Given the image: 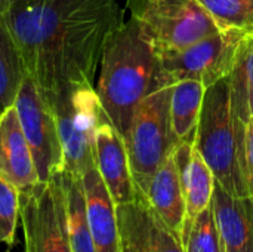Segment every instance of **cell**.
Instances as JSON below:
<instances>
[{"label": "cell", "mask_w": 253, "mask_h": 252, "mask_svg": "<svg viewBox=\"0 0 253 252\" xmlns=\"http://www.w3.org/2000/svg\"><path fill=\"white\" fill-rule=\"evenodd\" d=\"M182 245L185 252H225L211 205L194 218Z\"/></svg>", "instance_id": "cell-22"}, {"label": "cell", "mask_w": 253, "mask_h": 252, "mask_svg": "<svg viewBox=\"0 0 253 252\" xmlns=\"http://www.w3.org/2000/svg\"><path fill=\"white\" fill-rule=\"evenodd\" d=\"M120 226V252H151L150 248V208L139 198L130 203L117 205Z\"/></svg>", "instance_id": "cell-20"}, {"label": "cell", "mask_w": 253, "mask_h": 252, "mask_svg": "<svg viewBox=\"0 0 253 252\" xmlns=\"http://www.w3.org/2000/svg\"><path fill=\"white\" fill-rule=\"evenodd\" d=\"M243 34L236 30L216 33L179 50L157 53L154 88L181 80H199L206 88L228 77L233 71Z\"/></svg>", "instance_id": "cell-7"}, {"label": "cell", "mask_w": 253, "mask_h": 252, "mask_svg": "<svg viewBox=\"0 0 253 252\" xmlns=\"http://www.w3.org/2000/svg\"><path fill=\"white\" fill-rule=\"evenodd\" d=\"M1 116H3V110L0 108V120H1Z\"/></svg>", "instance_id": "cell-28"}, {"label": "cell", "mask_w": 253, "mask_h": 252, "mask_svg": "<svg viewBox=\"0 0 253 252\" xmlns=\"http://www.w3.org/2000/svg\"><path fill=\"white\" fill-rule=\"evenodd\" d=\"M150 208V206H148ZM150 218V248L151 252H185L179 239H176L151 212Z\"/></svg>", "instance_id": "cell-24"}, {"label": "cell", "mask_w": 253, "mask_h": 252, "mask_svg": "<svg viewBox=\"0 0 253 252\" xmlns=\"http://www.w3.org/2000/svg\"><path fill=\"white\" fill-rule=\"evenodd\" d=\"M62 147V172L82 177L95 166V135L108 120L95 85H83L46 98Z\"/></svg>", "instance_id": "cell-5"}, {"label": "cell", "mask_w": 253, "mask_h": 252, "mask_svg": "<svg viewBox=\"0 0 253 252\" xmlns=\"http://www.w3.org/2000/svg\"><path fill=\"white\" fill-rule=\"evenodd\" d=\"M18 1H22V0H0V15Z\"/></svg>", "instance_id": "cell-26"}, {"label": "cell", "mask_w": 253, "mask_h": 252, "mask_svg": "<svg viewBox=\"0 0 253 252\" xmlns=\"http://www.w3.org/2000/svg\"><path fill=\"white\" fill-rule=\"evenodd\" d=\"M219 30L253 36V0H199Z\"/></svg>", "instance_id": "cell-21"}, {"label": "cell", "mask_w": 253, "mask_h": 252, "mask_svg": "<svg viewBox=\"0 0 253 252\" xmlns=\"http://www.w3.org/2000/svg\"><path fill=\"white\" fill-rule=\"evenodd\" d=\"M123 16L117 0H22L0 15L44 98L95 85L107 39Z\"/></svg>", "instance_id": "cell-1"}, {"label": "cell", "mask_w": 253, "mask_h": 252, "mask_svg": "<svg viewBox=\"0 0 253 252\" xmlns=\"http://www.w3.org/2000/svg\"><path fill=\"white\" fill-rule=\"evenodd\" d=\"M228 80L234 111L243 123H248L253 102V36L242 37Z\"/></svg>", "instance_id": "cell-19"}, {"label": "cell", "mask_w": 253, "mask_h": 252, "mask_svg": "<svg viewBox=\"0 0 253 252\" xmlns=\"http://www.w3.org/2000/svg\"><path fill=\"white\" fill-rule=\"evenodd\" d=\"M173 156L181 172L184 196H185V224L182 232V242L188 233L194 218L206 209L213 196L215 175L200 153L194 149V143L181 141L173 149Z\"/></svg>", "instance_id": "cell-15"}, {"label": "cell", "mask_w": 253, "mask_h": 252, "mask_svg": "<svg viewBox=\"0 0 253 252\" xmlns=\"http://www.w3.org/2000/svg\"><path fill=\"white\" fill-rule=\"evenodd\" d=\"M25 252H73L62 174L19 193Z\"/></svg>", "instance_id": "cell-8"}, {"label": "cell", "mask_w": 253, "mask_h": 252, "mask_svg": "<svg viewBox=\"0 0 253 252\" xmlns=\"http://www.w3.org/2000/svg\"><path fill=\"white\" fill-rule=\"evenodd\" d=\"M245 177L249 190V196L253 198V119L251 117L245 126Z\"/></svg>", "instance_id": "cell-25"}, {"label": "cell", "mask_w": 253, "mask_h": 252, "mask_svg": "<svg viewBox=\"0 0 253 252\" xmlns=\"http://www.w3.org/2000/svg\"><path fill=\"white\" fill-rule=\"evenodd\" d=\"M61 174L65 187L67 224L73 252H96L86 214V199L82 177L68 175L65 172Z\"/></svg>", "instance_id": "cell-17"}, {"label": "cell", "mask_w": 253, "mask_h": 252, "mask_svg": "<svg viewBox=\"0 0 253 252\" xmlns=\"http://www.w3.org/2000/svg\"><path fill=\"white\" fill-rule=\"evenodd\" d=\"M86 214L96 252H120L117 205L113 201L96 166L82 175Z\"/></svg>", "instance_id": "cell-13"}, {"label": "cell", "mask_w": 253, "mask_h": 252, "mask_svg": "<svg viewBox=\"0 0 253 252\" xmlns=\"http://www.w3.org/2000/svg\"><path fill=\"white\" fill-rule=\"evenodd\" d=\"M245 126L234 111L228 77L206 88L194 149L228 193L249 196L245 177Z\"/></svg>", "instance_id": "cell-3"}, {"label": "cell", "mask_w": 253, "mask_h": 252, "mask_svg": "<svg viewBox=\"0 0 253 252\" xmlns=\"http://www.w3.org/2000/svg\"><path fill=\"white\" fill-rule=\"evenodd\" d=\"M13 107L31 149L39 181L46 183L62 172V147L53 111L28 76L16 94Z\"/></svg>", "instance_id": "cell-9"}, {"label": "cell", "mask_w": 253, "mask_h": 252, "mask_svg": "<svg viewBox=\"0 0 253 252\" xmlns=\"http://www.w3.org/2000/svg\"><path fill=\"white\" fill-rule=\"evenodd\" d=\"M206 86L199 80H181L172 85L170 120L178 143H194Z\"/></svg>", "instance_id": "cell-16"}, {"label": "cell", "mask_w": 253, "mask_h": 252, "mask_svg": "<svg viewBox=\"0 0 253 252\" xmlns=\"http://www.w3.org/2000/svg\"><path fill=\"white\" fill-rule=\"evenodd\" d=\"M157 53L184 49L219 28L199 0H126Z\"/></svg>", "instance_id": "cell-6"}, {"label": "cell", "mask_w": 253, "mask_h": 252, "mask_svg": "<svg viewBox=\"0 0 253 252\" xmlns=\"http://www.w3.org/2000/svg\"><path fill=\"white\" fill-rule=\"evenodd\" d=\"M19 221V190L0 178V245L10 251L16 242Z\"/></svg>", "instance_id": "cell-23"}, {"label": "cell", "mask_w": 253, "mask_h": 252, "mask_svg": "<svg viewBox=\"0 0 253 252\" xmlns=\"http://www.w3.org/2000/svg\"><path fill=\"white\" fill-rule=\"evenodd\" d=\"M144 199L160 223L182 242L187 209L182 178L173 151L154 174Z\"/></svg>", "instance_id": "cell-12"}, {"label": "cell", "mask_w": 253, "mask_h": 252, "mask_svg": "<svg viewBox=\"0 0 253 252\" xmlns=\"http://www.w3.org/2000/svg\"><path fill=\"white\" fill-rule=\"evenodd\" d=\"M98 73L99 101L125 138L136 107L153 91L157 73V50L132 16H123L110 33Z\"/></svg>", "instance_id": "cell-2"}, {"label": "cell", "mask_w": 253, "mask_h": 252, "mask_svg": "<svg viewBox=\"0 0 253 252\" xmlns=\"http://www.w3.org/2000/svg\"><path fill=\"white\" fill-rule=\"evenodd\" d=\"M0 178L16 187L19 193L40 183L31 149L13 105L3 111L0 120Z\"/></svg>", "instance_id": "cell-11"}, {"label": "cell", "mask_w": 253, "mask_h": 252, "mask_svg": "<svg viewBox=\"0 0 253 252\" xmlns=\"http://www.w3.org/2000/svg\"><path fill=\"white\" fill-rule=\"evenodd\" d=\"M170 94L172 85L154 88L136 107L125 135L132 178L142 199L154 174L178 144L170 120Z\"/></svg>", "instance_id": "cell-4"}, {"label": "cell", "mask_w": 253, "mask_h": 252, "mask_svg": "<svg viewBox=\"0 0 253 252\" xmlns=\"http://www.w3.org/2000/svg\"><path fill=\"white\" fill-rule=\"evenodd\" d=\"M95 166L116 205L138 199L125 138L110 120L102 122L96 129Z\"/></svg>", "instance_id": "cell-10"}, {"label": "cell", "mask_w": 253, "mask_h": 252, "mask_svg": "<svg viewBox=\"0 0 253 252\" xmlns=\"http://www.w3.org/2000/svg\"><path fill=\"white\" fill-rule=\"evenodd\" d=\"M25 76L21 52L6 22L0 18V108L3 111L13 105Z\"/></svg>", "instance_id": "cell-18"}, {"label": "cell", "mask_w": 253, "mask_h": 252, "mask_svg": "<svg viewBox=\"0 0 253 252\" xmlns=\"http://www.w3.org/2000/svg\"><path fill=\"white\" fill-rule=\"evenodd\" d=\"M251 117L253 119V102H252V105H251Z\"/></svg>", "instance_id": "cell-27"}, {"label": "cell", "mask_w": 253, "mask_h": 252, "mask_svg": "<svg viewBox=\"0 0 253 252\" xmlns=\"http://www.w3.org/2000/svg\"><path fill=\"white\" fill-rule=\"evenodd\" d=\"M225 252H253V198L228 193L215 181L211 202Z\"/></svg>", "instance_id": "cell-14"}]
</instances>
